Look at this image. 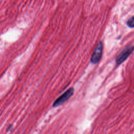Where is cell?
<instances>
[{
	"instance_id": "cell-4",
	"label": "cell",
	"mask_w": 134,
	"mask_h": 134,
	"mask_svg": "<svg viewBox=\"0 0 134 134\" xmlns=\"http://www.w3.org/2000/svg\"><path fill=\"white\" fill-rule=\"evenodd\" d=\"M127 25L131 28L134 27V16H132L130 18L128 19V20L127 22Z\"/></svg>"
},
{
	"instance_id": "cell-2",
	"label": "cell",
	"mask_w": 134,
	"mask_h": 134,
	"mask_svg": "<svg viewBox=\"0 0 134 134\" xmlns=\"http://www.w3.org/2000/svg\"><path fill=\"white\" fill-rule=\"evenodd\" d=\"M134 49V47L132 46H128L120 52V53L117 55L116 58V62L117 64H120L122 63L129 55L131 53Z\"/></svg>"
},
{
	"instance_id": "cell-1",
	"label": "cell",
	"mask_w": 134,
	"mask_h": 134,
	"mask_svg": "<svg viewBox=\"0 0 134 134\" xmlns=\"http://www.w3.org/2000/svg\"><path fill=\"white\" fill-rule=\"evenodd\" d=\"M74 93V88L71 87L68 89L66 91H65L63 94H62L61 96H60L53 103V107H58L65 102H66L73 94Z\"/></svg>"
},
{
	"instance_id": "cell-3",
	"label": "cell",
	"mask_w": 134,
	"mask_h": 134,
	"mask_svg": "<svg viewBox=\"0 0 134 134\" xmlns=\"http://www.w3.org/2000/svg\"><path fill=\"white\" fill-rule=\"evenodd\" d=\"M103 51V44L101 42H99L96 47L92 55L91 59V62L93 64L98 63L100 60L102 55Z\"/></svg>"
}]
</instances>
